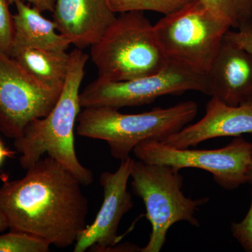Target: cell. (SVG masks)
Returning <instances> with one entry per match:
<instances>
[{
	"label": "cell",
	"instance_id": "3957f363",
	"mask_svg": "<svg viewBox=\"0 0 252 252\" xmlns=\"http://www.w3.org/2000/svg\"><path fill=\"white\" fill-rule=\"evenodd\" d=\"M77 118L76 132L86 138L105 141L117 160L128 158L145 140L162 141L192 122L198 112L194 101L167 107H155L141 114H123L109 107H86Z\"/></svg>",
	"mask_w": 252,
	"mask_h": 252
},
{
	"label": "cell",
	"instance_id": "8fae6325",
	"mask_svg": "<svg viewBox=\"0 0 252 252\" xmlns=\"http://www.w3.org/2000/svg\"><path fill=\"white\" fill-rule=\"evenodd\" d=\"M245 133H252V100L230 106L212 97L200 121L185 126L160 142L172 148L188 149L210 139L238 137Z\"/></svg>",
	"mask_w": 252,
	"mask_h": 252
},
{
	"label": "cell",
	"instance_id": "d6986e66",
	"mask_svg": "<svg viewBox=\"0 0 252 252\" xmlns=\"http://www.w3.org/2000/svg\"><path fill=\"white\" fill-rule=\"evenodd\" d=\"M8 0H0V55L11 57L14 39V18Z\"/></svg>",
	"mask_w": 252,
	"mask_h": 252
},
{
	"label": "cell",
	"instance_id": "9c48e42d",
	"mask_svg": "<svg viewBox=\"0 0 252 252\" xmlns=\"http://www.w3.org/2000/svg\"><path fill=\"white\" fill-rule=\"evenodd\" d=\"M62 91L37 80L13 58L0 55V132L18 138L30 123L49 114Z\"/></svg>",
	"mask_w": 252,
	"mask_h": 252
},
{
	"label": "cell",
	"instance_id": "9a60e30c",
	"mask_svg": "<svg viewBox=\"0 0 252 252\" xmlns=\"http://www.w3.org/2000/svg\"><path fill=\"white\" fill-rule=\"evenodd\" d=\"M11 58L43 84L54 89H63L70 59L66 51L27 48Z\"/></svg>",
	"mask_w": 252,
	"mask_h": 252
},
{
	"label": "cell",
	"instance_id": "6da1fadb",
	"mask_svg": "<svg viewBox=\"0 0 252 252\" xmlns=\"http://www.w3.org/2000/svg\"><path fill=\"white\" fill-rule=\"evenodd\" d=\"M72 172L49 156L20 180L0 187V210L10 230L36 235L59 248L75 244L86 226L89 201Z\"/></svg>",
	"mask_w": 252,
	"mask_h": 252
},
{
	"label": "cell",
	"instance_id": "30bf717a",
	"mask_svg": "<svg viewBox=\"0 0 252 252\" xmlns=\"http://www.w3.org/2000/svg\"><path fill=\"white\" fill-rule=\"evenodd\" d=\"M134 159L122 160L114 172H104L99 177L103 189V203L90 225H86L74 244V252H109L119 241V224L123 217L133 207L132 195L127 190L131 166Z\"/></svg>",
	"mask_w": 252,
	"mask_h": 252
},
{
	"label": "cell",
	"instance_id": "5b68a950",
	"mask_svg": "<svg viewBox=\"0 0 252 252\" xmlns=\"http://www.w3.org/2000/svg\"><path fill=\"white\" fill-rule=\"evenodd\" d=\"M130 178L132 192L144 202L146 217L152 225L148 243L141 248V252H160L166 241L169 229L177 222L200 226L196 212L210 198L195 200L185 196L180 170L167 165L133 160Z\"/></svg>",
	"mask_w": 252,
	"mask_h": 252
},
{
	"label": "cell",
	"instance_id": "603a6c76",
	"mask_svg": "<svg viewBox=\"0 0 252 252\" xmlns=\"http://www.w3.org/2000/svg\"><path fill=\"white\" fill-rule=\"evenodd\" d=\"M14 154V152H11L6 148L2 141L0 139V167L2 165L6 158L12 157Z\"/></svg>",
	"mask_w": 252,
	"mask_h": 252
},
{
	"label": "cell",
	"instance_id": "44dd1931",
	"mask_svg": "<svg viewBox=\"0 0 252 252\" xmlns=\"http://www.w3.org/2000/svg\"><path fill=\"white\" fill-rule=\"evenodd\" d=\"M224 38L252 54V24L236 31L229 30L225 33Z\"/></svg>",
	"mask_w": 252,
	"mask_h": 252
},
{
	"label": "cell",
	"instance_id": "d4e9b609",
	"mask_svg": "<svg viewBox=\"0 0 252 252\" xmlns=\"http://www.w3.org/2000/svg\"><path fill=\"white\" fill-rule=\"evenodd\" d=\"M247 179H248V183H250V182H252V153L251 162H250V165H249L248 175H247Z\"/></svg>",
	"mask_w": 252,
	"mask_h": 252
},
{
	"label": "cell",
	"instance_id": "7402d4cb",
	"mask_svg": "<svg viewBox=\"0 0 252 252\" xmlns=\"http://www.w3.org/2000/svg\"><path fill=\"white\" fill-rule=\"evenodd\" d=\"M19 1H24V2L28 1L41 13L44 12V11H50V12L53 13L56 0H8L9 4H15Z\"/></svg>",
	"mask_w": 252,
	"mask_h": 252
},
{
	"label": "cell",
	"instance_id": "7c38bea8",
	"mask_svg": "<svg viewBox=\"0 0 252 252\" xmlns=\"http://www.w3.org/2000/svg\"><path fill=\"white\" fill-rule=\"evenodd\" d=\"M206 94L230 106L252 100V54L223 38L205 74Z\"/></svg>",
	"mask_w": 252,
	"mask_h": 252
},
{
	"label": "cell",
	"instance_id": "4fadbf2b",
	"mask_svg": "<svg viewBox=\"0 0 252 252\" xmlns=\"http://www.w3.org/2000/svg\"><path fill=\"white\" fill-rule=\"evenodd\" d=\"M109 0H56L53 21L56 29L78 49L91 46L116 19Z\"/></svg>",
	"mask_w": 252,
	"mask_h": 252
},
{
	"label": "cell",
	"instance_id": "cb8c5ba5",
	"mask_svg": "<svg viewBox=\"0 0 252 252\" xmlns=\"http://www.w3.org/2000/svg\"><path fill=\"white\" fill-rule=\"evenodd\" d=\"M7 228H9L7 220H6V217H5L3 212L0 210V233L4 232Z\"/></svg>",
	"mask_w": 252,
	"mask_h": 252
},
{
	"label": "cell",
	"instance_id": "5bb4252c",
	"mask_svg": "<svg viewBox=\"0 0 252 252\" xmlns=\"http://www.w3.org/2000/svg\"><path fill=\"white\" fill-rule=\"evenodd\" d=\"M15 4L17 12L13 15L14 34L11 57L27 48L67 51L72 44L57 31L54 21L46 19L41 11L24 1Z\"/></svg>",
	"mask_w": 252,
	"mask_h": 252
},
{
	"label": "cell",
	"instance_id": "2e32d148",
	"mask_svg": "<svg viewBox=\"0 0 252 252\" xmlns=\"http://www.w3.org/2000/svg\"><path fill=\"white\" fill-rule=\"evenodd\" d=\"M217 17L240 30L252 24V0H200Z\"/></svg>",
	"mask_w": 252,
	"mask_h": 252
},
{
	"label": "cell",
	"instance_id": "277c9868",
	"mask_svg": "<svg viewBox=\"0 0 252 252\" xmlns=\"http://www.w3.org/2000/svg\"><path fill=\"white\" fill-rule=\"evenodd\" d=\"M91 47L97 79L102 81H128L152 75L170 62L143 11L120 14Z\"/></svg>",
	"mask_w": 252,
	"mask_h": 252
},
{
	"label": "cell",
	"instance_id": "8992f818",
	"mask_svg": "<svg viewBox=\"0 0 252 252\" xmlns=\"http://www.w3.org/2000/svg\"><path fill=\"white\" fill-rule=\"evenodd\" d=\"M229 30V25L217 17L200 0L164 15L154 25L158 42L167 57L204 75Z\"/></svg>",
	"mask_w": 252,
	"mask_h": 252
},
{
	"label": "cell",
	"instance_id": "ac0fdd59",
	"mask_svg": "<svg viewBox=\"0 0 252 252\" xmlns=\"http://www.w3.org/2000/svg\"><path fill=\"white\" fill-rule=\"evenodd\" d=\"M51 244L25 232L12 230L0 235V252H47Z\"/></svg>",
	"mask_w": 252,
	"mask_h": 252
},
{
	"label": "cell",
	"instance_id": "7a4b0ae2",
	"mask_svg": "<svg viewBox=\"0 0 252 252\" xmlns=\"http://www.w3.org/2000/svg\"><path fill=\"white\" fill-rule=\"evenodd\" d=\"M69 56L67 79L56 105L46 117L30 123L14 145L21 154L23 169L32 166L46 154L72 172L81 185L88 186L94 182V174L78 159L74 127L81 112L80 87L89 57L78 48Z\"/></svg>",
	"mask_w": 252,
	"mask_h": 252
},
{
	"label": "cell",
	"instance_id": "ffe728a7",
	"mask_svg": "<svg viewBox=\"0 0 252 252\" xmlns=\"http://www.w3.org/2000/svg\"><path fill=\"white\" fill-rule=\"evenodd\" d=\"M252 200L250 210L241 221L234 222L231 225V232L233 237L240 244L246 252H252Z\"/></svg>",
	"mask_w": 252,
	"mask_h": 252
},
{
	"label": "cell",
	"instance_id": "ba28073f",
	"mask_svg": "<svg viewBox=\"0 0 252 252\" xmlns=\"http://www.w3.org/2000/svg\"><path fill=\"white\" fill-rule=\"evenodd\" d=\"M132 152L139 160L147 163L167 165L179 170L189 167L205 170L221 188L233 190L248 182L252 143L238 136L223 148L197 150L172 148L160 141L145 140L137 144Z\"/></svg>",
	"mask_w": 252,
	"mask_h": 252
},
{
	"label": "cell",
	"instance_id": "52a82bcc",
	"mask_svg": "<svg viewBox=\"0 0 252 252\" xmlns=\"http://www.w3.org/2000/svg\"><path fill=\"white\" fill-rule=\"evenodd\" d=\"M204 74L170 60L160 72L128 81H107L97 79L80 92L81 108L109 107L119 109L152 103L167 94L179 95L187 91L206 94Z\"/></svg>",
	"mask_w": 252,
	"mask_h": 252
},
{
	"label": "cell",
	"instance_id": "e0dca14e",
	"mask_svg": "<svg viewBox=\"0 0 252 252\" xmlns=\"http://www.w3.org/2000/svg\"><path fill=\"white\" fill-rule=\"evenodd\" d=\"M194 0H109L113 12L152 11L164 15L171 14Z\"/></svg>",
	"mask_w": 252,
	"mask_h": 252
}]
</instances>
